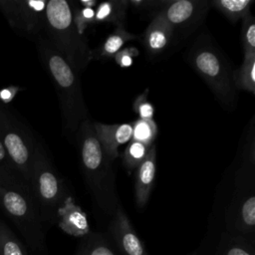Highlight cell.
<instances>
[{
    "label": "cell",
    "instance_id": "33",
    "mask_svg": "<svg viewBox=\"0 0 255 255\" xmlns=\"http://www.w3.org/2000/svg\"><path fill=\"white\" fill-rule=\"evenodd\" d=\"M189 255H201V254H199L198 252H194V253H192V254H189Z\"/></svg>",
    "mask_w": 255,
    "mask_h": 255
},
{
    "label": "cell",
    "instance_id": "7",
    "mask_svg": "<svg viewBox=\"0 0 255 255\" xmlns=\"http://www.w3.org/2000/svg\"><path fill=\"white\" fill-rule=\"evenodd\" d=\"M190 65L206 82L217 100L224 106L234 104L235 88L232 71L222 54L209 44L196 45L190 55Z\"/></svg>",
    "mask_w": 255,
    "mask_h": 255
},
{
    "label": "cell",
    "instance_id": "4",
    "mask_svg": "<svg viewBox=\"0 0 255 255\" xmlns=\"http://www.w3.org/2000/svg\"><path fill=\"white\" fill-rule=\"evenodd\" d=\"M43 36L79 74L90 64L92 50L73 20V2L49 0L45 10Z\"/></svg>",
    "mask_w": 255,
    "mask_h": 255
},
{
    "label": "cell",
    "instance_id": "24",
    "mask_svg": "<svg viewBox=\"0 0 255 255\" xmlns=\"http://www.w3.org/2000/svg\"><path fill=\"white\" fill-rule=\"evenodd\" d=\"M149 148L150 146H146L141 142L135 140L129 141L123 154V163L128 173L139 166L145 158Z\"/></svg>",
    "mask_w": 255,
    "mask_h": 255
},
{
    "label": "cell",
    "instance_id": "20",
    "mask_svg": "<svg viewBox=\"0 0 255 255\" xmlns=\"http://www.w3.org/2000/svg\"><path fill=\"white\" fill-rule=\"evenodd\" d=\"M234 88L255 93V53L244 54L241 66L232 72Z\"/></svg>",
    "mask_w": 255,
    "mask_h": 255
},
{
    "label": "cell",
    "instance_id": "6",
    "mask_svg": "<svg viewBox=\"0 0 255 255\" xmlns=\"http://www.w3.org/2000/svg\"><path fill=\"white\" fill-rule=\"evenodd\" d=\"M0 139L14 170L29 182L38 140L14 111L1 103Z\"/></svg>",
    "mask_w": 255,
    "mask_h": 255
},
{
    "label": "cell",
    "instance_id": "2",
    "mask_svg": "<svg viewBox=\"0 0 255 255\" xmlns=\"http://www.w3.org/2000/svg\"><path fill=\"white\" fill-rule=\"evenodd\" d=\"M74 139L80 168L94 202L103 212L113 216L120 205L113 161L106 155L90 118L80 125Z\"/></svg>",
    "mask_w": 255,
    "mask_h": 255
},
{
    "label": "cell",
    "instance_id": "17",
    "mask_svg": "<svg viewBox=\"0 0 255 255\" xmlns=\"http://www.w3.org/2000/svg\"><path fill=\"white\" fill-rule=\"evenodd\" d=\"M128 0L104 1L95 8V24L124 25L127 11L128 9Z\"/></svg>",
    "mask_w": 255,
    "mask_h": 255
},
{
    "label": "cell",
    "instance_id": "3",
    "mask_svg": "<svg viewBox=\"0 0 255 255\" xmlns=\"http://www.w3.org/2000/svg\"><path fill=\"white\" fill-rule=\"evenodd\" d=\"M0 209L32 250L46 249L44 221L37 201L29 182L14 168L0 172Z\"/></svg>",
    "mask_w": 255,
    "mask_h": 255
},
{
    "label": "cell",
    "instance_id": "32",
    "mask_svg": "<svg viewBox=\"0 0 255 255\" xmlns=\"http://www.w3.org/2000/svg\"><path fill=\"white\" fill-rule=\"evenodd\" d=\"M78 3L81 5V7H86V8H96L99 4L97 0H79Z\"/></svg>",
    "mask_w": 255,
    "mask_h": 255
},
{
    "label": "cell",
    "instance_id": "1",
    "mask_svg": "<svg viewBox=\"0 0 255 255\" xmlns=\"http://www.w3.org/2000/svg\"><path fill=\"white\" fill-rule=\"evenodd\" d=\"M39 59L51 79L61 110L63 132L70 140L80 125L89 119V111L83 97L80 74L76 72L64 57L44 37L36 41Z\"/></svg>",
    "mask_w": 255,
    "mask_h": 255
},
{
    "label": "cell",
    "instance_id": "23",
    "mask_svg": "<svg viewBox=\"0 0 255 255\" xmlns=\"http://www.w3.org/2000/svg\"><path fill=\"white\" fill-rule=\"evenodd\" d=\"M132 135L131 140H135L145 144L146 146H151L158 132L156 123L152 121H144L136 119L131 123Z\"/></svg>",
    "mask_w": 255,
    "mask_h": 255
},
{
    "label": "cell",
    "instance_id": "27",
    "mask_svg": "<svg viewBox=\"0 0 255 255\" xmlns=\"http://www.w3.org/2000/svg\"><path fill=\"white\" fill-rule=\"evenodd\" d=\"M147 94L148 89L138 95L132 103V109L137 114L138 119L144 121H152L154 116V107L147 100Z\"/></svg>",
    "mask_w": 255,
    "mask_h": 255
},
{
    "label": "cell",
    "instance_id": "29",
    "mask_svg": "<svg viewBox=\"0 0 255 255\" xmlns=\"http://www.w3.org/2000/svg\"><path fill=\"white\" fill-rule=\"evenodd\" d=\"M170 0H128V6L136 10H153L160 11L163 9Z\"/></svg>",
    "mask_w": 255,
    "mask_h": 255
},
{
    "label": "cell",
    "instance_id": "14",
    "mask_svg": "<svg viewBox=\"0 0 255 255\" xmlns=\"http://www.w3.org/2000/svg\"><path fill=\"white\" fill-rule=\"evenodd\" d=\"M134 200L138 208L142 209L150 196L156 172V149L152 144L139 166L135 169Z\"/></svg>",
    "mask_w": 255,
    "mask_h": 255
},
{
    "label": "cell",
    "instance_id": "25",
    "mask_svg": "<svg viewBox=\"0 0 255 255\" xmlns=\"http://www.w3.org/2000/svg\"><path fill=\"white\" fill-rule=\"evenodd\" d=\"M241 40L244 54L255 53V18L251 13L242 20Z\"/></svg>",
    "mask_w": 255,
    "mask_h": 255
},
{
    "label": "cell",
    "instance_id": "16",
    "mask_svg": "<svg viewBox=\"0 0 255 255\" xmlns=\"http://www.w3.org/2000/svg\"><path fill=\"white\" fill-rule=\"evenodd\" d=\"M137 38V35L127 31L124 25L116 26L114 32L110 34L95 51L92 50V58L112 59L124 48L126 43Z\"/></svg>",
    "mask_w": 255,
    "mask_h": 255
},
{
    "label": "cell",
    "instance_id": "18",
    "mask_svg": "<svg viewBox=\"0 0 255 255\" xmlns=\"http://www.w3.org/2000/svg\"><path fill=\"white\" fill-rule=\"evenodd\" d=\"M74 255H120L109 236L92 233L82 238Z\"/></svg>",
    "mask_w": 255,
    "mask_h": 255
},
{
    "label": "cell",
    "instance_id": "11",
    "mask_svg": "<svg viewBox=\"0 0 255 255\" xmlns=\"http://www.w3.org/2000/svg\"><path fill=\"white\" fill-rule=\"evenodd\" d=\"M210 3L200 0H170L160 11L173 30L185 29L199 22L208 11Z\"/></svg>",
    "mask_w": 255,
    "mask_h": 255
},
{
    "label": "cell",
    "instance_id": "21",
    "mask_svg": "<svg viewBox=\"0 0 255 255\" xmlns=\"http://www.w3.org/2000/svg\"><path fill=\"white\" fill-rule=\"evenodd\" d=\"M209 3L234 24L250 14L254 0H212Z\"/></svg>",
    "mask_w": 255,
    "mask_h": 255
},
{
    "label": "cell",
    "instance_id": "12",
    "mask_svg": "<svg viewBox=\"0 0 255 255\" xmlns=\"http://www.w3.org/2000/svg\"><path fill=\"white\" fill-rule=\"evenodd\" d=\"M93 127L106 155L111 161H114L119 157L120 145L131 140V124L107 125L93 122Z\"/></svg>",
    "mask_w": 255,
    "mask_h": 255
},
{
    "label": "cell",
    "instance_id": "15",
    "mask_svg": "<svg viewBox=\"0 0 255 255\" xmlns=\"http://www.w3.org/2000/svg\"><path fill=\"white\" fill-rule=\"evenodd\" d=\"M173 32L170 24L157 12L142 35V44L146 52L152 56L161 53L169 45Z\"/></svg>",
    "mask_w": 255,
    "mask_h": 255
},
{
    "label": "cell",
    "instance_id": "22",
    "mask_svg": "<svg viewBox=\"0 0 255 255\" xmlns=\"http://www.w3.org/2000/svg\"><path fill=\"white\" fill-rule=\"evenodd\" d=\"M0 255H28L24 244L20 241L8 224L0 219Z\"/></svg>",
    "mask_w": 255,
    "mask_h": 255
},
{
    "label": "cell",
    "instance_id": "13",
    "mask_svg": "<svg viewBox=\"0 0 255 255\" xmlns=\"http://www.w3.org/2000/svg\"><path fill=\"white\" fill-rule=\"evenodd\" d=\"M57 223L67 234L83 238L91 232L86 212L79 206L73 195H69L57 211Z\"/></svg>",
    "mask_w": 255,
    "mask_h": 255
},
{
    "label": "cell",
    "instance_id": "26",
    "mask_svg": "<svg viewBox=\"0 0 255 255\" xmlns=\"http://www.w3.org/2000/svg\"><path fill=\"white\" fill-rule=\"evenodd\" d=\"M73 20L80 35H84L85 31L95 24V9L78 7L73 2Z\"/></svg>",
    "mask_w": 255,
    "mask_h": 255
},
{
    "label": "cell",
    "instance_id": "8",
    "mask_svg": "<svg viewBox=\"0 0 255 255\" xmlns=\"http://www.w3.org/2000/svg\"><path fill=\"white\" fill-rule=\"evenodd\" d=\"M47 0H0V12L18 35L36 41L43 36Z\"/></svg>",
    "mask_w": 255,
    "mask_h": 255
},
{
    "label": "cell",
    "instance_id": "19",
    "mask_svg": "<svg viewBox=\"0 0 255 255\" xmlns=\"http://www.w3.org/2000/svg\"><path fill=\"white\" fill-rule=\"evenodd\" d=\"M254 241L224 231L216 247V255H255Z\"/></svg>",
    "mask_w": 255,
    "mask_h": 255
},
{
    "label": "cell",
    "instance_id": "10",
    "mask_svg": "<svg viewBox=\"0 0 255 255\" xmlns=\"http://www.w3.org/2000/svg\"><path fill=\"white\" fill-rule=\"evenodd\" d=\"M225 231L254 241L255 195L253 191L239 195L228 208Z\"/></svg>",
    "mask_w": 255,
    "mask_h": 255
},
{
    "label": "cell",
    "instance_id": "31",
    "mask_svg": "<svg viewBox=\"0 0 255 255\" xmlns=\"http://www.w3.org/2000/svg\"><path fill=\"white\" fill-rule=\"evenodd\" d=\"M9 168H13V166H12L10 160H9L6 149H5L3 143L0 139V172L4 171V170H7Z\"/></svg>",
    "mask_w": 255,
    "mask_h": 255
},
{
    "label": "cell",
    "instance_id": "9",
    "mask_svg": "<svg viewBox=\"0 0 255 255\" xmlns=\"http://www.w3.org/2000/svg\"><path fill=\"white\" fill-rule=\"evenodd\" d=\"M108 230L109 237L120 255H148L121 204L112 216Z\"/></svg>",
    "mask_w": 255,
    "mask_h": 255
},
{
    "label": "cell",
    "instance_id": "30",
    "mask_svg": "<svg viewBox=\"0 0 255 255\" xmlns=\"http://www.w3.org/2000/svg\"><path fill=\"white\" fill-rule=\"evenodd\" d=\"M23 88L16 86H9L6 88H2L0 90V103L2 105L8 106L16 97V95L22 91Z\"/></svg>",
    "mask_w": 255,
    "mask_h": 255
},
{
    "label": "cell",
    "instance_id": "5",
    "mask_svg": "<svg viewBox=\"0 0 255 255\" xmlns=\"http://www.w3.org/2000/svg\"><path fill=\"white\" fill-rule=\"evenodd\" d=\"M29 184L44 223H57L59 207L69 195L73 194L40 140L36 146Z\"/></svg>",
    "mask_w": 255,
    "mask_h": 255
},
{
    "label": "cell",
    "instance_id": "28",
    "mask_svg": "<svg viewBox=\"0 0 255 255\" xmlns=\"http://www.w3.org/2000/svg\"><path fill=\"white\" fill-rule=\"evenodd\" d=\"M138 56V50L132 46L125 47L121 51H119L114 59L118 66L121 68H128L133 64L134 58Z\"/></svg>",
    "mask_w": 255,
    "mask_h": 255
}]
</instances>
